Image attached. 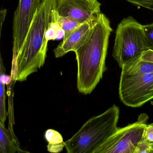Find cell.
Returning <instances> with one entry per match:
<instances>
[{"label": "cell", "instance_id": "1", "mask_svg": "<svg viewBox=\"0 0 153 153\" xmlns=\"http://www.w3.org/2000/svg\"><path fill=\"white\" fill-rule=\"evenodd\" d=\"M56 0H43L31 22L19 51L13 54L12 83L26 81L44 66L49 39L48 31L54 23Z\"/></svg>", "mask_w": 153, "mask_h": 153}, {"label": "cell", "instance_id": "2", "mask_svg": "<svg viewBox=\"0 0 153 153\" xmlns=\"http://www.w3.org/2000/svg\"><path fill=\"white\" fill-rule=\"evenodd\" d=\"M112 31L109 19L100 13L89 38L74 52L77 64V88L80 93H91L107 70L106 59Z\"/></svg>", "mask_w": 153, "mask_h": 153}, {"label": "cell", "instance_id": "3", "mask_svg": "<svg viewBox=\"0 0 153 153\" xmlns=\"http://www.w3.org/2000/svg\"><path fill=\"white\" fill-rule=\"evenodd\" d=\"M119 116V108L113 105L102 114L91 118L65 142L67 152L93 153L116 132Z\"/></svg>", "mask_w": 153, "mask_h": 153}, {"label": "cell", "instance_id": "4", "mask_svg": "<svg viewBox=\"0 0 153 153\" xmlns=\"http://www.w3.org/2000/svg\"><path fill=\"white\" fill-rule=\"evenodd\" d=\"M150 49L143 25L134 17L124 18L116 31L112 57L120 68Z\"/></svg>", "mask_w": 153, "mask_h": 153}, {"label": "cell", "instance_id": "5", "mask_svg": "<svg viewBox=\"0 0 153 153\" xmlns=\"http://www.w3.org/2000/svg\"><path fill=\"white\" fill-rule=\"evenodd\" d=\"M148 116L142 114L135 123L117 128L93 153H134L138 143L143 136Z\"/></svg>", "mask_w": 153, "mask_h": 153}, {"label": "cell", "instance_id": "6", "mask_svg": "<svg viewBox=\"0 0 153 153\" xmlns=\"http://www.w3.org/2000/svg\"><path fill=\"white\" fill-rule=\"evenodd\" d=\"M119 93L126 106H143L153 99V72L136 76L120 75Z\"/></svg>", "mask_w": 153, "mask_h": 153}, {"label": "cell", "instance_id": "7", "mask_svg": "<svg viewBox=\"0 0 153 153\" xmlns=\"http://www.w3.org/2000/svg\"><path fill=\"white\" fill-rule=\"evenodd\" d=\"M13 21V54L19 50L31 22L43 0H19Z\"/></svg>", "mask_w": 153, "mask_h": 153}, {"label": "cell", "instance_id": "8", "mask_svg": "<svg viewBox=\"0 0 153 153\" xmlns=\"http://www.w3.org/2000/svg\"><path fill=\"white\" fill-rule=\"evenodd\" d=\"M101 6L98 0H56L55 11L83 23L101 13Z\"/></svg>", "mask_w": 153, "mask_h": 153}, {"label": "cell", "instance_id": "9", "mask_svg": "<svg viewBox=\"0 0 153 153\" xmlns=\"http://www.w3.org/2000/svg\"><path fill=\"white\" fill-rule=\"evenodd\" d=\"M98 16L81 24L65 40L62 42L54 49L55 56L60 58L71 51L75 52L87 41L97 23Z\"/></svg>", "mask_w": 153, "mask_h": 153}, {"label": "cell", "instance_id": "10", "mask_svg": "<svg viewBox=\"0 0 153 153\" xmlns=\"http://www.w3.org/2000/svg\"><path fill=\"white\" fill-rule=\"evenodd\" d=\"M121 75L136 76L153 72V51L146 50L122 66Z\"/></svg>", "mask_w": 153, "mask_h": 153}, {"label": "cell", "instance_id": "11", "mask_svg": "<svg viewBox=\"0 0 153 153\" xmlns=\"http://www.w3.org/2000/svg\"><path fill=\"white\" fill-rule=\"evenodd\" d=\"M19 143L13 130L6 129L4 123L0 120V152H22Z\"/></svg>", "mask_w": 153, "mask_h": 153}, {"label": "cell", "instance_id": "12", "mask_svg": "<svg viewBox=\"0 0 153 153\" xmlns=\"http://www.w3.org/2000/svg\"><path fill=\"white\" fill-rule=\"evenodd\" d=\"M11 83L10 75H6L3 61L1 55L0 49V120L4 123L7 118L8 113L6 108V95L5 85Z\"/></svg>", "mask_w": 153, "mask_h": 153}, {"label": "cell", "instance_id": "13", "mask_svg": "<svg viewBox=\"0 0 153 153\" xmlns=\"http://www.w3.org/2000/svg\"><path fill=\"white\" fill-rule=\"evenodd\" d=\"M45 139L48 142L47 150L51 153L61 152L65 147V142L62 135L53 129H48L45 134Z\"/></svg>", "mask_w": 153, "mask_h": 153}, {"label": "cell", "instance_id": "14", "mask_svg": "<svg viewBox=\"0 0 153 153\" xmlns=\"http://www.w3.org/2000/svg\"><path fill=\"white\" fill-rule=\"evenodd\" d=\"M54 23L63 31L64 37L62 40H65L82 23L73 19L64 17L56 13L55 10Z\"/></svg>", "mask_w": 153, "mask_h": 153}, {"label": "cell", "instance_id": "15", "mask_svg": "<svg viewBox=\"0 0 153 153\" xmlns=\"http://www.w3.org/2000/svg\"><path fill=\"white\" fill-rule=\"evenodd\" d=\"M134 153H152V143L143 137L137 144Z\"/></svg>", "mask_w": 153, "mask_h": 153}, {"label": "cell", "instance_id": "16", "mask_svg": "<svg viewBox=\"0 0 153 153\" xmlns=\"http://www.w3.org/2000/svg\"><path fill=\"white\" fill-rule=\"evenodd\" d=\"M150 49L153 51V22L151 24L143 25Z\"/></svg>", "mask_w": 153, "mask_h": 153}, {"label": "cell", "instance_id": "17", "mask_svg": "<svg viewBox=\"0 0 153 153\" xmlns=\"http://www.w3.org/2000/svg\"><path fill=\"white\" fill-rule=\"evenodd\" d=\"M136 5L142 6L152 10L153 8V0H125Z\"/></svg>", "mask_w": 153, "mask_h": 153}, {"label": "cell", "instance_id": "18", "mask_svg": "<svg viewBox=\"0 0 153 153\" xmlns=\"http://www.w3.org/2000/svg\"><path fill=\"white\" fill-rule=\"evenodd\" d=\"M143 137L150 143H153V123L146 125L144 128Z\"/></svg>", "mask_w": 153, "mask_h": 153}, {"label": "cell", "instance_id": "19", "mask_svg": "<svg viewBox=\"0 0 153 153\" xmlns=\"http://www.w3.org/2000/svg\"><path fill=\"white\" fill-rule=\"evenodd\" d=\"M152 153H153V143H152Z\"/></svg>", "mask_w": 153, "mask_h": 153}, {"label": "cell", "instance_id": "20", "mask_svg": "<svg viewBox=\"0 0 153 153\" xmlns=\"http://www.w3.org/2000/svg\"><path fill=\"white\" fill-rule=\"evenodd\" d=\"M152 11H153V9H152Z\"/></svg>", "mask_w": 153, "mask_h": 153}, {"label": "cell", "instance_id": "21", "mask_svg": "<svg viewBox=\"0 0 153 153\" xmlns=\"http://www.w3.org/2000/svg\"><path fill=\"white\" fill-rule=\"evenodd\" d=\"M0 153H1V152H0Z\"/></svg>", "mask_w": 153, "mask_h": 153}]
</instances>
